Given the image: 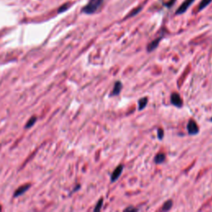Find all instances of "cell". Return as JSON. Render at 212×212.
<instances>
[{"mask_svg":"<svg viewBox=\"0 0 212 212\" xmlns=\"http://www.w3.org/2000/svg\"><path fill=\"white\" fill-rule=\"evenodd\" d=\"M36 117H32L31 119H29V121L27 123L26 126L25 127L27 128H29L33 127V125L35 124V123H36Z\"/></svg>","mask_w":212,"mask_h":212,"instance_id":"obj_14","label":"cell"},{"mask_svg":"<svg viewBox=\"0 0 212 212\" xmlns=\"http://www.w3.org/2000/svg\"><path fill=\"white\" fill-rule=\"evenodd\" d=\"M141 10H142V7H138V8H134L132 12H131L127 16V17H134L135 15H137L138 13L140 12Z\"/></svg>","mask_w":212,"mask_h":212,"instance_id":"obj_15","label":"cell"},{"mask_svg":"<svg viewBox=\"0 0 212 212\" xmlns=\"http://www.w3.org/2000/svg\"><path fill=\"white\" fill-rule=\"evenodd\" d=\"M123 89V84L121 83V81H116L114 83V88L112 90V91L109 94V97H114V96H118L120 94L121 90Z\"/></svg>","mask_w":212,"mask_h":212,"instance_id":"obj_6","label":"cell"},{"mask_svg":"<svg viewBox=\"0 0 212 212\" xmlns=\"http://www.w3.org/2000/svg\"><path fill=\"white\" fill-rule=\"evenodd\" d=\"M172 205H173V202L172 200H168V201H165L164 204L163 205L162 210H163V211H167V210H169L172 209Z\"/></svg>","mask_w":212,"mask_h":212,"instance_id":"obj_11","label":"cell"},{"mask_svg":"<svg viewBox=\"0 0 212 212\" xmlns=\"http://www.w3.org/2000/svg\"><path fill=\"white\" fill-rule=\"evenodd\" d=\"M147 103H148V100L147 97H144V98H140L138 101V110H143L145 109V107L147 106Z\"/></svg>","mask_w":212,"mask_h":212,"instance_id":"obj_10","label":"cell"},{"mask_svg":"<svg viewBox=\"0 0 212 212\" xmlns=\"http://www.w3.org/2000/svg\"><path fill=\"white\" fill-rule=\"evenodd\" d=\"M211 2L212 0H201L199 4V7H198V12L201 11V10H203L204 8H206V7L208 6Z\"/></svg>","mask_w":212,"mask_h":212,"instance_id":"obj_12","label":"cell"},{"mask_svg":"<svg viewBox=\"0 0 212 212\" xmlns=\"http://www.w3.org/2000/svg\"><path fill=\"white\" fill-rule=\"evenodd\" d=\"M29 184H28V185H24V186H20L19 188L16 191H15V193H14V196L17 197V196H21V195H23V194H24V193L26 192L27 190L29 189Z\"/></svg>","mask_w":212,"mask_h":212,"instance_id":"obj_9","label":"cell"},{"mask_svg":"<svg viewBox=\"0 0 212 212\" xmlns=\"http://www.w3.org/2000/svg\"><path fill=\"white\" fill-rule=\"evenodd\" d=\"M170 101L171 104L174 106H176V108H182L183 105V100L181 95L176 93V92H173L171 94L170 96Z\"/></svg>","mask_w":212,"mask_h":212,"instance_id":"obj_3","label":"cell"},{"mask_svg":"<svg viewBox=\"0 0 212 212\" xmlns=\"http://www.w3.org/2000/svg\"><path fill=\"white\" fill-rule=\"evenodd\" d=\"M157 138H158L159 140L163 139V138H164V130H163V128H157Z\"/></svg>","mask_w":212,"mask_h":212,"instance_id":"obj_16","label":"cell"},{"mask_svg":"<svg viewBox=\"0 0 212 212\" xmlns=\"http://www.w3.org/2000/svg\"><path fill=\"white\" fill-rule=\"evenodd\" d=\"M209 120H210V122H211V123H212V117L210 118V119Z\"/></svg>","mask_w":212,"mask_h":212,"instance_id":"obj_19","label":"cell"},{"mask_svg":"<svg viewBox=\"0 0 212 212\" xmlns=\"http://www.w3.org/2000/svg\"><path fill=\"white\" fill-rule=\"evenodd\" d=\"M104 0H90L88 3L82 8V13L85 14H93L96 13L102 6Z\"/></svg>","mask_w":212,"mask_h":212,"instance_id":"obj_1","label":"cell"},{"mask_svg":"<svg viewBox=\"0 0 212 212\" xmlns=\"http://www.w3.org/2000/svg\"><path fill=\"white\" fill-rule=\"evenodd\" d=\"M124 166L123 165V164H120V165H119V166L115 168V169L113 171V172H112V174H111L110 176V182L112 183L115 182H117L118 179L120 177V176L122 175V173H123V171H124Z\"/></svg>","mask_w":212,"mask_h":212,"instance_id":"obj_4","label":"cell"},{"mask_svg":"<svg viewBox=\"0 0 212 212\" xmlns=\"http://www.w3.org/2000/svg\"><path fill=\"white\" fill-rule=\"evenodd\" d=\"M186 130L189 135H196L199 133V127L194 119H190L186 124Z\"/></svg>","mask_w":212,"mask_h":212,"instance_id":"obj_2","label":"cell"},{"mask_svg":"<svg viewBox=\"0 0 212 212\" xmlns=\"http://www.w3.org/2000/svg\"><path fill=\"white\" fill-rule=\"evenodd\" d=\"M70 7H71V4H70V3H65V4H63V5H62V6L58 9V13H63V12H65V11H66V10L68 9Z\"/></svg>","mask_w":212,"mask_h":212,"instance_id":"obj_17","label":"cell"},{"mask_svg":"<svg viewBox=\"0 0 212 212\" xmlns=\"http://www.w3.org/2000/svg\"><path fill=\"white\" fill-rule=\"evenodd\" d=\"M162 38H163V36H159V37H157L156 39H154L153 41H152L147 46V52H153L155 49H157V47L158 46V45H159Z\"/></svg>","mask_w":212,"mask_h":212,"instance_id":"obj_7","label":"cell"},{"mask_svg":"<svg viewBox=\"0 0 212 212\" xmlns=\"http://www.w3.org/2000/svg\"><path fill=\"white\" fill-rule=\"evenodd\" d=\"M103 204H104V199H103V198H100V199L98 201V202L96 203L95 208H94V211L96 212V211H100V210H101Z\"/></svg>","mask_w":212,"mask_h":212,"instance_id":"obj_13","label":"cell"},{"mask_svg":"<svg viewBox=\"0 0 212 212\" xmlns=\"http://www.w3.org/2000/svg\"><path fill=\"white\" fill-rule=\"evenodd\" d=\"M138 208H136V207H134V206H128V207H127V208H125L124 209V211H138Z\"/></svg>","mask_w":212,"mask_h":212,"instance_id":"obj_18","label":"cell"},{"mask_svg":"<svg viewBox=\"0 0 212 212\" xmlns=\"http://www.w3.org/2000/svg\"><path fill=\"white\" fill-rule=\"evenodd\" d=\"M194 1H195V0H185V1L180 5L179 8H178L177 10L176 11V15H181V14H182V13H186V10L191 6V4L194 3Z\"/></svg>","mask_w":212,"mask_h":212,"instance_id":"obj_5","label":"cell"},{"mask_svg":"<svg viewBox=\"0 0 212 212\" xmlns=\"http://www.w3.org/2000/svg\"><path fill=\"white\" fill-rule=\"evenodd\" d=\"M166 160V155L163 153H157L155 157H154V163L159 165V164H162L165 162Z\"/></svg>","mask_w":212,"mask_h":212,"instance_id":"obj_8","label":"cell"}]
</instances>
